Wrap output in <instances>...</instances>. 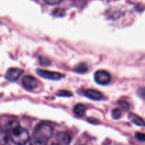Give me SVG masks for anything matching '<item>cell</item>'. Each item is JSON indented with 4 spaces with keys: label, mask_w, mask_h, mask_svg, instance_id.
I'll return each mask as SVG.
<instances>
[{
    "label": "cell",
    "mask_w": 145,
    "mask_h": 145,
    "mask_svg": "<svg viewBox=\"0 0 145 145\" xmlns=\"http://www.w3.org/2000/svg\"><path fill=\"white\" fill-rule=\"evenodd\" d=\"M56 95L59 96H63V97H69L72 96V93L67 90H59L57 92Z\"/></svg>",
    "instance_id": "obj_12"
},
{
    "label": "cell",
    "mask_w": 145,
    "mask_h": 145,
    "mask_svg": "<svg viewBox=\"0 0 145 145\" xmlns=\"http://www.w3.org/2000/svg\"><path fill=\"white\" fill-rule=\"evenodd\" d=\"M74 70L79 73H84L88 70V66L85 63H80L75 67Z\"/></svg>",
    "instance_id": "obj_11"
},
{
    "label": "cell",
    "mask_w": 145,
    "mask_h": 145,
    "mask_svg": "<svg viewBox=\"0 0 145 145\" xmlns=\"http://www.w3.org/2000/svg\"><path fill=\"white\" fill-rule=\"evenodd\" d=\"M129 118H130V120H131L134 124L137 125L145 126L144 120H143V119H142L141 118L139 117L138 116H137V115L131 113V114L129 115Z\"/></svg>",
    "instance_id": "obj_10"
},
{
    "label": "cell",
    "mask_w": 145,
    "mask_h": 145,
    "mask_svg": "<svg viewBox=\"0 0 145 145\" xmlns=\"http://www.w3.org/2000/svg\"><path fill=\"white\" fill-rule=\"evenodd\" d=\"M84 95L93 101H100L103 99V93L95 89H86L84 91Z\"/></svg>",
    "instance_id": "obj_8"
},
{
    "label": "cell",
    "mask_w": 145,
    "mask_h": 145,
    "mask_svg": "<svg viewBox=\"0 0 145 145\" xmlns=\"http://www.w3.org/2000/svg\"><path fill=\"white\" fill-rule=\"evenodd\" d=\"M94 80L99 84L106 85L110 83L111 76L110 74L106 71L98 70L94 74Z\"/></svg>",
    "instance_id": "obj_3"
},
{
    "label": "cell",
    "mask_w": 145,
    "mask_h": 145,
    "mask_svg": "<svg viewBox=\"0 0 145 145\" xmlns=\"http://www.w3.org/2000/svg\"><path fill=\"white\" fill-rule=\"evenodd\" d=\"M86 111V106L82 103L76 104L74 108V113L79 117H83Z\"/></svg>",
    "instance_id": "obj_9"
},
{
    "label": "cell",
    "mask_w": 145,
    "mask_h": 145,
    "mask_svg": "<svg viewBox=\"0 0 145 145\" xmlns=\"http://www.w3.org/2000/svg\"><path fill=\"white\" fill-rule=\"evenodd\" d=\"M70 136L66 133H59L55 138L53 144H68L70 143Z\"/></svg>",
    "instance_id": "obj_7"
},
{
    "label": "cell",
    "mask_w": 145,
    "mask_h": 145,
    "mask_svg": "<svg viewBox=\"0 0 145 145\" xmlns=\"http://www.w3.org/2000/svg\"><path fill=\"white\" fill-rule=\"evenodd\" d=\"M46 4H50V5H55L59 3H60L62 0H43Z\"/></svg>",
    "instance_id": "obj_16"
},
{
    "label": "cell",
    "mask_w": 145,
    "mask_h": 145,
    "mask_svg": "<svg viewBox=\"0 0 145 145\" xmlns=\"http://www.w3.org/2000/svg\"><path fill=\"white\" fill-rule=\"evenodd\" d=\"M135 138L139 141L145 142V133H136L135 135Z\"/></svg>",
    "instance_id": "obj_14"
},
{
    "label": "cell",
    "mask_w": 145,
    "mask_h": 145,
    "mask_svg": "<svg viewBox=\"0 0 145 145\" xmlns=\"http://www.w3.org/2000/svg\"><path fill=\"white\" fill-rule=\"evenodd\" d=\"M137 94H138V96H140L142 99L145 101V87L140 88V89L137 91Z\"/></svg>",
    "instance_id": "obj_15"
},
{
    "label": "cell",
    "mask_w": 145,
    "mask_h": 145,
    "mask_svg": "<svg viewBox=\"0 0 145 145\" xmlns=\"http://www.w3.org/2000/svg\"><path fill=\"white\" fill-rule=\"evenodd\" d=\"M53 128L48 123H42L37 125L33 131L31 143L33 144H45L50 140Z\"/></svg>",
    "instance_id": "obj_2"
},
{
    "label": "cell",
    "mask_w": 145,
    "mask_h": 145,
    "mask_svg": "<svg viewBox=\"0 0 145 145\" xmlns=\"http://www.w3.org/2000/svg\"><path fill=\"white\" fill-rule=\"evenodd\" d=\"M5 132L8 135L13 143L25 144L29 140V133L20 126L16 121H10L5 125Z\"/></svg>",
    "instance_id": "obj_1"
},
{
    "label": "cell",
    "mask_w": 145,
    "mask_h": 145,
    "mask_svg": "<svg viewBox=\"0 0 145 145\" xmlns=\"http://www.w3.org/2000/svg\"><path fill=\"white\" fill-rule=\"evenodd\" d=\"M122 102H123V104H122L121 102H119V103H120V106H121V107L123 108L126 109V110H127V109H128L129 108V104H128V103H126V102H124V101H122Z\"/></svg>",
    "instance_id": "obj_17"
},
{
    "label": "cell",
    "mask_w": 145,
    "mask_h": 145,
    "mask_svg": "<svg viewBox=\"0 0 145 145\" xmlns=\"http://www.w3.org/2000/svg\"><path fill=\"white\" fill-rule=\"evenodd\" d=\"M24 71L18 68H10L7 70L5 74V78L9 82H15L23 74Z\"/></svg>",
    "instance_id": "obj_6"
},
{
    "label": "cell",
    "mask_w": 145,
    "mask_h": 145,
    "mask_svg": "<svg viewBox=\"0 0 145 145\" xmlns=\"http://www.w3.org/2000/svg\"><path fill=\"white\" fill-rule=\"evenodd\" d=\"M122 116V111L119 108L113 109L112 111V117L114 119H119Z\"/></svg>",
    "instance_id": "obj_13"
},
{
    "label": "cell",
    "mask_w": 145,
    "mask_h": 145,
    "mask_svg": "<svg viewBox=\"0 0 145 145\" xmlns=\"http://www.w3.org/2000/svg\"><path fill=\"white\" fill-rule=\"evenodd\" d=\"M22 85L27 90H33L38 87V82L32 76H24L22 79Z\"/></svg>",
    "instance_id": "obj_4"
},
{
    "label": "cell",
    "mask_w": 145,
    "mask_h": 145,
    "mask_svg": "<svg viewBox=\"0 0 145 145\" xmlns=\"http://www.w3.org/2000/svg\"><path fill=\"white\" fill-rule=\"evenodd\" d=\"M36 72L41 77L50 79V80H59L62 77V74L55 72H50V71L43 70V69H37Z\"/></svg>",
    "instance_id": "obj_5"
}]
</instances>
